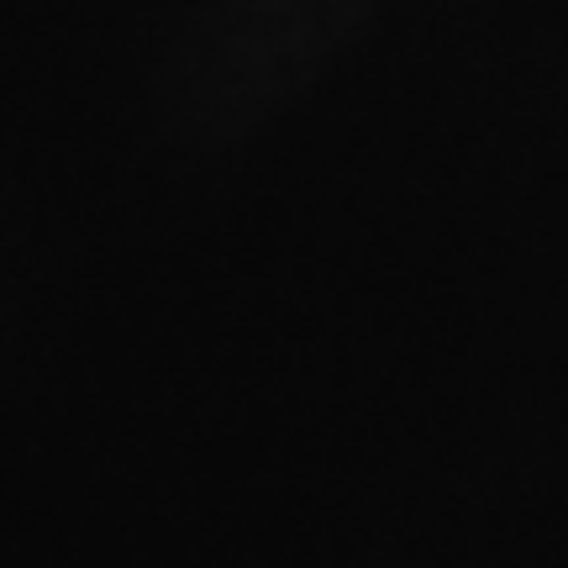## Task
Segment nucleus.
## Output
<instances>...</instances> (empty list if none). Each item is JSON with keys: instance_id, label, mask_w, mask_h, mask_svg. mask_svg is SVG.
<instances>
[]
</instances>
